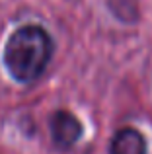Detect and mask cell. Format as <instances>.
Wrapping results in <instances>:
<instances>
[{
	"label": "cell",
	"instance_id": "cell-1",
	"mask_svg": "<svg viewBox=\"0 0 152 154\" xmlns=\"http://www.w3.org/2000/svg\"><path fill=\"white\" fill-rule=\"evenodd\" d=\"M53 39L41 26H23L10 35L4 47V64L18 82H33L47 68Z\"/></svg>",
	"mask_w": 152,
	"mask_h": 154
},
{
	"label": "cell",
	"instance_id": "cell-2",
	"mask_svg": "<svg viewBox=\"0 0 152 154\" xmlns=\"http://www.w3.org/2000/svg\"><path fill=\"white\" fill-rule=\"evenodd\" d=\"M49 129H51L55 144L59 148H62V150L76 144V140L82 135V123L70 111H65V109H59V111H55L51 115Z\"/></svg>",
	"mask_w": 152,
	"mask_h": 154
},
{
	"label": "cell",
	"instance_id": "cell-3",
	"mask_svg": "<svg viewBox=\"0 0 152 154\" xmlns=\"http://www.w3.org/2000/svg\"><path fill=\"white\" fill-rule=\"evenodd\" d=\"M109 154H146V140L137 129H119L111 139Z\"/></svg>",
	"mask_w": 152,
	"mask_h": 154
}]
</instances>
